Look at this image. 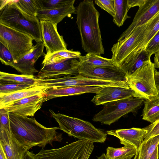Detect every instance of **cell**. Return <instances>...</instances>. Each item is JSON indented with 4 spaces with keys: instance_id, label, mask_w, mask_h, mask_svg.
I'll return each mask as SVG.
<instances>
[{
    "instance_id": "obj_20",
    "label": "cell",
    "mask_w": 159,
    "mask_h": 159,
    "mask_svg": "<svg viewBox=\"0 0 159 159\" xmlns=\"http://www.w3.org/2000/svg\"><path fill=\"white\" fill-rule=\"evenodd\" d=\"M102 87L74 86L47 90L44 93V102L59 97L77 95L86 93L96 94Z\"/></svg>"
},
{
    "instance_id": "obj_3",
    "label": "cell",
    "mask_w": 159,
    "mask_h": 159,
    "mask_svg": "<svg viewBox=\"0 0 159 159\" xmlns=\"http://www.w3.org/2000/svg\"><path fill=\"white\" fill-rule=\"evenodd\" d=\"M0 1V24L30 35L37 43L43 42L41 23L36 17L22 10L15 0Z\"/></svg>"
},
{
    "instance_id": "obj_34",
    "label": "cell",
    "mask_w": 159,
    "mask_h": 159,
    "mask_svg": "<svg viewBox=\"0 0 159 159\" xmlns=\"http://www.w3.org/2000/svg\"><path fill=\"white\" fill-rule=\"evenodd\" d=\"M35 85L15 83H0V94H7L29 88Z\"/></svg>"
},
{
    "instance_id": "obj_21",
    "label": "cell",
    "mask_w": 159,
    "mask_h": 159,
    "mask_svg": "<svg viewBox=\"0 0 159 159\" xmlns=\"http://www.w3.org/2000/svg\"><path fill=\"white\" fill-rule=\"evenodd\" d=\"M151 55L145 50L125 59L118 67L125 74L127 78L139 68L148 64Z\"/></svg>"
},
{
    "instance_id": "obj_7",
    "label": "cell",
    "mask_w": 159,
    "mask_h": 159,
    "mask_svg": "<svg viewBox=\"0 0 159 159\" xmlns=\"http://www.w3.org/2000/svg\"><path fill=\"white\" fill-rule=\"evenodd\" d=\"M93 143L78 140L59 148H42L36 155L40 159H89L94 149Z\"/></svg>"
},
{
    "instance_id": "obj_22",
    "label": "cell",
    "mask_w": 159,
    "mask_h": 159,
    "mask_svg": "<svg viewBox=\"0 0 159 159\" xmlns=\"http://www.w3.org/2000/svg\"><path fill=\"white\" fill-rule=\"evenodd\" d=\"M74 3L59 8L39 10L36 17L39 20H45L57 24L66 17L72 14H76Z\"/></svg>"
},
{
    "instance_id": "obj_27",
    "label": "cell",
    "mask_w": 159,
    "mask_h": 159,
    "mask_svg": "<svg viewBox=\"0 0 159 159\" xmlns=\"http://www.w3.org/2000/svg\"><path fill=\"white\" fill-rule=\"evenodd\" d=\"M38 79L34 75H16L0 72V83H15L37 85Z\"/></svg>"
},
{
    "instance_id": "obj_44",
    "label": "cell",
    "mask_w": 159,
    "mask_h": 159,
    "mask_svg": "<svg viewBox=\"0 0 159 159\" xmlns=\"http://www.w3.org/2000/svg\"><path fill=\"white\" fill-rule=\"evenodd\" d=\"M150 159H159L158 152V146L155 149Z\"/></svg>"
},
{
    "instance_id": "obj_13",
    "label": "cell",
    "mask_w": 159,
    "mask_h": 159,
    "mask_svg": "<svg viewBox=\"0 0 159 159\" xmlns=\"http://www.w3.org/2000/svg\"><path fill=\"white\" fill-rule=\"evenodd\" d=\"M44 93L14 102L3 108L8 112L19 116H33L36 112L41 108L44 102Z\"/></svg>"
},
{
    "instance_id": "obj_18",
    "label": "cell",
    "mask_w": 159,
    "mask_h": 159,
    "mask_svg": "<svg viewBox=\"0 0 159 159\" xmlns=\"http://www.w3.org/2000/svg\"><path fill=\"white\" fill-rule=\"evenodd\" d=\"M134 92L130 88L107 86L102 87L91 101L98 106L112 101L134 97Z\"/></svg>"
},
{
    "instance_id": "obj_12",
    "label": "cell",
    "mask_w": 159,
    "mask_h": 159,
    "mask_svg": "<svg viewBox=\"0 0 159 159\" xmlns=\"http://www.w3.org/2000/svg\"><path fill=\"white\" fill-rule=\"evenodd\" d=\"M159 12V0H147L139 7L131 24L120 36L117 42L126 39L138 28L148 23Z\"/></svg>"
},
{
    "instance_id": "obj_6",
    "label": "cell",
    "mask_w": 159,
    "mask_h": 159,
    "mask_svg": "<svg viewBox=\"0 0 159 159\" xmlns=\"http://www.w3.org/2000/svg\"><path fill=\"white\" fill-rule=\"evenodd\" d=\"M144 102L141 98L132 97L106 103L103 105L102 110L94 115L92 120L110 125L128 113L136 111Z\"/></svg>"
},
{
    "instance_id": "obj_39",
    "label": "cell",
    "mask_w": 159,
    "mask_h": 159,
    "mask_svg": "<svg viewBox=\"0 0 159 159\" xmlns=\"http://www.w3.org/2000/svg\"><path fill=\"white\" fill-rule=\"evenodd\" d=\"M128 3L130 8L135 7H141L144 4L147 0H127Z\"/></svg>"
},
{
    "instance_id": "obj_25",
    "label": "cell",
    "mask_w": 159,
    "mask_h": 159,
    "mask_svg": "<svg viewBox=\"0 0 159 159\" xmlns=\"http://www.w3.org/2000/svg\"><path fill=\"white\" fill-rule=\"evenodd\" d=\"M142 119L151 123L159 120V96L144 100Z\"/></svg>"
},
{
    "instance_id": "obj_14",
    "label": "cell",
    "mask_w": 159,
    "mask_h": 159,
    "mask_svg": "<svg viewBox=\"0 0 159 159\" xmlns=\"http://www.w3.org/2000/svg\"><path fill=\"white\" fill-rule=\"evenodd\" d=\"M43 42L48 55L67 50V45L63 36L58 33L57 24L45 20H40Z\"/></svg>"
},
{
    "instance_id": "obj_16",
    "label": "cell",
    "mask_w": 159,
    "mask_h": 159,
    "mask_svg": "<svg viewBox=\"0 0 159 159\" xmlns=\"http://www.w3.org/2000/svg\"><path fill=\"white\" fill-rule=\"evenodd\" d=\"M0 144L8 159H25L30 149L20 143L12 134L11 128L0 127Z\"/></svg>"
},
{
    "instance_id": "obj_37",
    "label": "cell",
    "mask_w": 159,
    "mask_h": 159,
    "mask_svg": "<svg viewBox=\"0 0 159 159\" xmlns=\"http://www.w3.org/2000/svg\"><path fill=\"white\" fill-rule=\"evenodd\" d=\"M95 3L102 9L106 11L113 17L115 15V6L113 0H96Z\"/></svg>"
},
{
    "instance_id": "obj_32",
    "label": "cell",
    "mask_w": 159,
    "mask_h": 159,
    "mask_svg": "<svg viewBox=\"0 0 159 159\" xmlns=\"http://www.w3.org/2000/svg\"><path fill=\"white\" fill-rule=\"evenodd\" d=\"M15 1L20 8L31 16L36 17L38 11L40 10L38 0H20Z\"/></svg>"
},
{
    "instance_id": "obj_38",
    "label": "cell",
    "mask_w": 159,
    "mask_h": 159,
    "mask_svg": "<svg viewBox=\"0 0 159 159\" xmlns=\"http://www.w3.org/2000/svg\"><path fill=\"white\" fill-rule=\"evenodd\" d=\"M143 128L148 131L144 137V140L159 135V120Z\"/></svg>"
},
{
    "instance_id": "obj_10",
    "label": "cell",
    "mask_w": 159,
    "mask_h": 159,
    "mask_svg": "<svg viewBox=\"0 0 159 159\" xmlns=\"http://www.w3.org/2000/svg\"><path fill=\"white\" fill-rule=\"evenodd\" d=\"M148 22L138 28L125 40L117 42L113 45L111 48L112 56L111 59L116 66L118 67L136 47Z\"/></svg>"
},
{
    "instance_id": "obj_23",
    "label": "cell",
    "mask_w": 159,
    "mask_h": 159,
    "mask_svg": "<svg viewBox=\"0 0 159 159\" xmlns=\"http://www.w3.org/2000/svg\"><path fill=\"white\" fill-rule=\"evenodd\" d=\"M48 90L41 86L32 87L7 94H0V109L14 102L28 97L43 93Z\"/></svg>"
},
{
    "instance_id": "obj_17",
    "label": "cell",
    "mask_w": 159,
    "mask_h": 159,
    "mask_svg": "<svg viewBox=\"0 0 159 159\" xmlns=\"http://www.w3.org/2000/svg\"><path fill=\"white\" fill-rule=\"evenodd\" d=\"M45 46L43 42L37 43L27 54L11 67L22 75H31L38 71L34 67V64L38 58L44 55L43 51Z\"/></svg>"
},
{
    "instance_id": "obj_15",
    "label": "cell",
    "mask_w": 159,
    "mask_h": 159,
    "mask_svg": "<svg viewBox=\"0 0 159 159\" xmlns=\"http://www.w3.org/2000/svg\"><path fill=\"white\" fill-rule=\"evenodd\" d=\"M79 71L80 75L89 78L127 82L125 73L115 66L88 68L80 65Z\"/></svg>"
},
{
    "instance_id": "obj_1",
    "label": "cell",
    "mask_w": 159,
    "mask_h": 159,
    "mask_svg": "<svg viewBox=\"0 0 159 159\" xmlns=\"http://www.w3.org/2000/svg\"><path fill=\"white\" fill-rule=\"evenodd\" d=\"M12 133L21 144L31 148L37 146L44 148L55 141L61 142L62 134L56 130L59 127L47 128L35 118L19 116L9 113Z\"/></svg>"
},
{
    "instance_id": "obj_42",
    "label": "cell",
    "mask_w": 159,
    "mask_h": 159,
    "mask_svg": "<svg viewBox=\"0 0 159 159\" xmlns=\"http://www.w3.org/2000/svg\"><path fill=\"white\" fill-rule=\"evenodd\" d=\"M154 60L155 68L159 69V52L155 54Z\"/></svg>"
},
{
    "instance_id": "obj_24",
    "label": "cell",
    "mask_w": 159,
    "mask_h": 159,
    "mask_svg": "<svg viewBox=\"0 0 159 159\" xmlns=\"http://www.w3.org/2000/svg\"><path fill=\"white\" fill-rule=\"evenodd\" d=\"M159 31V12L149 21L141 40L134 50L126 59L144 50L148 42Z\"/></svg>"
},
{
    "instance_id": "obj_28",
    "label": "cell",
    "mask_w": 159,
    "mask_h": 159,
    "mask_svg": "<svg viewBox=\"0 0 159 159\" xmlns=\"http://www.w3.org/2000/svg\"><path fill=\"white\" fill-rule=\"evenodd\" d=\"M81 56L79 51L71 50H61L48 55H45L42 64L47 65L58 63L70 58L79 59Z\"/></svg>"
},
{
    "instance_id": "obj_46",
    "label": "cell",
    "mask_w": 159,
    "mask_h": 159,
    "mask_svg": "<svg viewBox=\"0 0 159 159\" xmlns=\"http://www.w3.org/2000/svg\"><path fill=\"white\" fill-rule=\"evenodd\" d=\"M158 155H159V143L158 145Z\"/></svg>"
},
{
    "instance_id": "obj_35",
    "label": "cell",
    "mask_w": 159,
    "mask_h": 159,
    "mask_svg": "<svg viewBox=\"0 0 159 159\" xmlns=\"http://www.w3.org/2000/svg\"><path fill=\"white\" fill-rule=\"evenodd\" d=\"M0 60L2 64L11 66L15 63L11 52L6 46L0 42Z\"/></svg>"
},
{
    "instance_id": "obj_4",
    "label": "cell",
    "mask_w": 159,
    "mask_h": 159,
    "mask_svg": "<svg viewBox=\"0 0 159 159\" xmlns=\"http://www.w3.org/2000/svg\"><path fill=\"white\" fill-rule=\"evenodd\" d=\"M51 116L59 125V129L79 140H87L93 143H104L107 134L94 126L91 123L49 110Z\"/></svg>"
},
{
    "instance_id": "obj_8",
    "label": "cell",
    "mask_w": 159,
    "mask_h": 159,
    "mask_svg": "<svg viewBox=\"0 0 159 159\" xmlns=\"http://www.w3.org/2000/svg\"><path fill=\"white\" fill-rule=\"evenodd\" d=\"M33 40L31 36L27 34L0 23V42L11 52L15 63L32 48Z\"/></svg>"
},
{
    "instance_id": "obj_36",
    "label": "cell",
    "mask_w": 159,
    "mask_h": 159,
    "mask_svg": "<svg viewBox=\"0 0 159 159\" xmlns=\"http://www.w3.org/2000/svg\"><path fill=\"white\" fill-rule=\"evenodd\" d=\"M144 50L151 56L159 52V31L148 42Z\"/></svg>"
},
{
    "instance_id": "obj_29",
    "label": "cell",
    "mask_w": 159,
    "mask_h": 159,
    "mask_svg": "<svg viewBox=\"0 0 159 159\" xmlns=\"http://www.w3.org/2000/svg\"><path fill=\"white\" fill-rule=\"evenodd\" d=\"M159 143V135L144 140L133 159H150Z\"/></svg>"
},
{
    "instance_id": "obj_43",
    "label": "cell",
    "mask_w": 159,
    "mask_h": 159,
    "mask_svg": "<svg viewBox=\"0 0 159 159\" xmlns=\"http://www.w3.org/2000/svg\"><path fill=\"white\" fill-rule=\"evenodd\" d=\"M0 159H8L4 150L0 144Z\"/></svg>"
},
{
    "instance_id": "obj_11",
    "label": "cell",
    "mask_w": 159,
    "mask_h": 159,
    "mask_svg": "<svg viewBox=\"0 0 159 159\" xmlns=\"http://www.w3.org/2000/svg\"><path fill=\"white\" fill-rule=\"evenodd\" d=\"M80 64L79 60L73 58L58 63L44 65L36 77L38 80H46L77 75H79Z\"/></svg>"
},
{
    "instance_id": "obj_9",
    "label": "cell",
    "mask_w": 159,
    "mask_h": 159,
    "mask_svg": "<svg viewBox=\"0 0 159 159\" xmlns=\"http://www.w3.org/2000/svg\"><path fill=\"white\" fill-rule=\"evenodd\" d=\"M65 76L61 78L44 80V87L48 89H57L74 86H90L104 87L114 86L129 88L127 82L113 81L90 78L80 75Z\"/></svg>"
},
{
    "instance_id": "obj_2",
    "label": "cell",
    "mask_w": 159,
    "mask_h": 159,
    "mask_svg": "<svg viewBox=\"0 0 159 159\" xmlns=\"http://www.w3.org/2000/svg\"><path fill=\"white\" fill-rule=\"evenodd\" d=\"M76 9L82 48L87 53L101 56L104 49L99 25V13L90 0L80 2Z\"/></svg>"
},
{
    "instance_id": "obj_40",
    "label": "cell",
    "mask_w": 159,
    "mask_h": 159,
    "mask_svg": "<svg viewBox=\"0 0 159 159\" xmlns=\"http://www.w3.org/2000/svg\"><path fill=\"white\" fill-rule=\"evenodd\" d=\"M25 159H40L36 154H34L32 152L28 151L26 153Z\"/></svg>"
},
{
    "instance_id": "obj_31",
    "label": "cell",
    "mask_w": 159,
    "mask_h": 159,
    "mask_svg": "<svg viewBox=\"0 0 159 159\" xmlns=\"http://www.w3.org/2000/svg\"><path fill=\"white\" fill-rule=\"evenodd\" d=\"M106 150L109 159H131L136 152L134 148L126 146L119 148L109 147Z\"/></svg>"
},
{
    "instance_id": "obj_19",
    "label": "cell",
    "mask_w": 159,
    "mask_h": 159,
    "mask_svg": "<svg viewBox=\"0 0 159 159\" xmlns=\"http://www.w3.org/2000/svg\"><path fill=\"white\" fill-rule=\"evenodd\" d=\"M107 134L118 138L124 146L134 148L138 151L144 141L148 131L144 128H132L128 129L108 130Z\"/></svg>"
},
{
    "instance_id": "obj_26",
    "label": "cell",
    "mask_w": 159,
    "mask_h": 159,
    "mask_svg": "<svg viewBox=\"0 0 159 159\" xmlns=\"http://www.w3.org/2000/svg\"><path fill=\"white\" fill-rule=\"evenodd\" d=\"M80 65L88 68L115 66L111 59L105 58L93 53H87L79 58Z\"/></svg>"
},
{
    "instance_id": "obj_41",
    "label": "cell",
    "mask_w": 159,
    "mask_h": 159,
    "mask_svg": "<svg viewBox=\"0 0 159 159\" xmlns=\"http://www.w3.org/2000/svg\"><path fill=\"white\" fill-rule=\"evenodd\" d=\"M154 76L156 87L159 91V71L156 69L154 72Z\"/></svg>"
},
{
    "instance_id": "obj_33",
    "label": "cell",
    "mask_w": 159,
    "mask_h": 159,
    "mask_svg": "<svg viewBox=\"0 0 159 159\" xmlns=\"http://www.w3.org/2000/svg\"><path fill=\"white\" fill-rule=\"evenodd\" d=\"M40 10L60 8L73 3L75 0H38Z\"/></svg>"
},
{
    "instance_id": "obj_45",
    "label": "cell",
    "mask_w": 159,
    "mask_h": 159,
    "mask_svg": "<svg viewBox=\"0 0 159 159\" xmlns=\"http://www.w3.org/2000/svg\"><path fill=\"white\" fill-rule=\"evenodd\" d=\"M98 159H109L106 154L103 153L100 157H97Z\"/></svg>"
},
{
    "instance_id": "obj_30",
    "label": "cell",
    "mask_w": 159,
    "mask_h": 159,
    "mask_svg": "<svg viewBox=\"0 0 159 159\" xmlns=\"http://www.w3.org/2000/svg\"><path fill=\"white\" fill-rule=\"evenodd\" d=\"M115 15L113 21L118 26L123 25L126 19L130 18L128 15V12L130 9L127 0H114Z\"/></svg>"
},
{
    "instance_id": "obj_5",
    "label": "cell",
    "mask_w": 159,
    "mask_h": 159,
    "mask_svg": "<svg viewBox=\"0 0 159 159\" xmlns=\"http://www.w3.org/2000/svg\"><path fill=\"white\" fill-rule=\"evenodd\" d=\"M155 70L154 63L151 61L127 78L129 88L135 93L134 97L146 100L159 96L155 83Z\"/></svg>"
}]
</instances>
